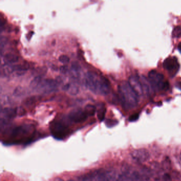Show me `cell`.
<instances>
[{
  "label": "cell",
  "mask_w": 181,
  "mask_h": 181,
  "mask_svg": "<svg viewBox=\"0 0 181 181\" xmlns=\"http://www.w3.org/2000/svg\"><path fill=\"white\" fill-rule=\"evenodd\" d=\"M81 181H105V170H98L79 177Z\"/></svg>",
  "instance_id": "cell-8"
},
{
  "label": "cell",
  "mask_w": 181,
  "mask_h": 181,
  "mask_svg": "<svg viewBox=\"0 0 181 181\" xmlns=\"http://www.w3.org/2000/svg\"><path fill=\"white\" fill-rule=\"evenodd\" d=\"M176 87L181 90V81H177L176 82Z\"/></svg>",
  "instance_id": "cell-25"
},
{
  "label": "cell",
  "mask_w": 181,
  "mask_h": 181,
  "mask_svg": "<svg viewBox=\"0 0 181 181\" xmlns=\"http://www.w3.org/2000/svg\"><path fill=\"white\" fill-rule=\"evenodd\" d=\"M148 77L153 89L158 91H167L169 89L168 82L165 79L164 75L161 73L152 70L149 72Z\"/></svg>",
  "instance_id": "cell-5"
},
{
  "label": "cell",
  "mask_w": 181,
  "mask_h": 181,
  "mask_svg": "<svg viewBox=\"0 0 181 181\" xmlns=\"http://www.w3.org/2000/svg\"><path fill=\"white\" fill-rule=\"evenodd\" d=\"M163 67L168 71L171 76H174L179 71V64L175 57H169L164 60Z\"/></svg>",
  "instance_id": "cell-7"
},
{
  "label": "cell",
  "mask_w": 181,
  "mask_h": 181,
  "mask_svg": "<svg viewBox=\"0 0 181 181\" xmlns=\"http://www.w3.org/2000/svg\"><path fill=\"white\" fill-rule=\"evenodd\" d=\"M106 112V109L104 105H103L101 107H100L99 110H98L97 117L100 121H103L104 119H105Z\"/></svg>",
  "instance_id": "cell-19"
},
{
  "label": "cell",
  "mask_w": 181,
  "mask_h": 181,
  "mask_svg": "<svg viewBox=\"0 0 181 181\" xmlns=\"http://www.w3.org/2000/svg\"><path fill=\"white\" fill-rule=\"evenodd\" d=\"M129 83L139 96L143 95V91L140 78L137 75H131L129 79Z\"/></svg>",
  "instance_id": "cell-11"
},
{
  "label": "cell",
  "mask_w": 181,
  "mask_h": 181,
  "mask_svg": "<svg viewBox=\"0 0 181 181\" xmlns=\"http://www.w3.org/2000/svg\"><path fill=\"white\" fill-rule=\"evenodd\" d=\"M72 69H73L74 72L78 73L80 69H81V67L80 66V65L78 64V63L74 62L72 64Z\"/></svg>",
  "instance_id": "cell-23"
},
{
  "label": "cell",
  "mask_w": 181,
  "mask_h": 181,
  "mask_svg": "<svg viewBox=\"0 0 181 181\" xmlns=\"http://www.w3.org/2000/svg\"><path fill=\"white\" fill-rule=\"evenodd\" d=\"M172 36L174 38H179L181 37V27L177 26L173 30Z\"/></svg>",
  "instance_id": "cell-20"
},
{
  "label": "cell",
  "mask_w": 181,
  "mask_h": 181,
  "mask_svg": "<svg viewBox=\"0 0 181 181\" xmlns=\"http://www.w3.org/2000/svg\"><path fill=\"white\" fill-rule=\"evenodd\" d=\"M67 67H65V66H63V67H62L61 68V71L62 72L64 73L67 72Z\"/></svg>",
  "instance_id": "cell-26"
},
{
  "label": "cell",
  "mask_w": 181,
  "mask_h": 181,
  "mask_svg": "<svg viewBox=\"0 0 181 181\" xmlns=\"http://www.w3.org/2000/svg\"><path fill=\"white\" fill-rule=\"evenodd\" d=\"M88 115L85 111L82 109H76L69 114V119L74 123L83 122L86 120Z\"/></svg>",
  "instance_id": "cell-9"
},
{
  "label": "cell",
  "mask_w": 181,
  "mask_h": 181,
  "mask_svg": "<svg viewBox=\"0 0 181 181\" xmlns=\"http://www.w3.org/2000/svg\"><path fill=\"white\" fill-rule=\"evenodd\" d=\"M139 115L138 113H135V114H133V115H132L130 116V117L129 119V120L130 122L136 121L139 119Z\"/></svg>",
  "instance_id": "cell-24"
},
{
  "label": "cell",
  "mask_w": 181,
  "mask_h": 181,
  "mask_svg": "<svg viewBox=\"0 0 181 181\" xmlns=\"http://www.w3.org/2000/svg\"><path fill=\"white\" fill-rule=\"evenodd\" d=\"M178 50L179 51V53H181V43L179 44V45H178Z\"/></svg>",
  "instance_id": "cell-27"
},
{
  "label": "cell",
  "mask_w": 181,
  "mask_h": 181,
  "mask_svg": "<svg viewBox=\"0 0 181 181\" xmlns=\"http://www.w3.org/2000/svg\"><path fill=\"white\" fill-rule=\"evenodd\" d=\"M85 82L89 89L96 94L106 95L110 92L109 81L104 77L99 76L95 73H87Z\"/></svg>",
  "instance_id": "cell-1"
},
{
  "label": "cell",
  "mask_w": 181,
  "mask_h": 181,
  "mask_svg": "<svg viewBox=\"0 0 181 181\" xmlns=\"http://www.w3.org/2000/svg\"><path fill=\"white\" fill-rule=\"evenodd\" d=\"M118 124V122L116 120H113L112 119H106L105 121L106 126L108 128H112L114 127L115 125H117Z\"/></svg>",
  "instance_id": "cell-21"
},
{
  "label": "cell",
  "mask_w": 181,
  "mask_h": 181,
  "mask_svg": "<svg viewBox=\"0 0 181 181\" xmlns=\"http://www.w3.org/2000/svg\"><path fill=\"white\" fill-rule=\"evenodd\" d=\"M105 181H119V175L113 170H105Z\"/></svg>",
  "instance_id": "cell-15"
},
{
  "label": "cell",
  "mask_w": 181,
  "mask_h": 181,
  "mask_svg": "<svg viewBox=\"0 0 181 181\" xmlns=\"http://www.w3.org/2000/svg\"><path fill=\"white\" fill-rule=\"evenodd\" d=\"M119 181H134L129 170L123 171V173L119 175Z\"/></svg>",
  "instance_id": "cell-16"
},
{
  "label": "cell",
  "mask_w": 181,
  "mask_h": 181,
  "mask_svg": "<svg viewBox=\"0 0 181 181\" xmlns=\"http://www.w3.org/2000/svg\"><path fill=\"white\" fill-rule=\"evenodd\" d=\"M31 87L44 93H51L57 90L58 85L55 81L48 79L42 80L40 77H37L32 81Z\"/></svg>",
  "instance_id": "cell-4"
},
{
  "label": "cell",
  "mask_w": 181,
  "mask_h": 181,
  "mask_svg": "<svg viewBox=\"0 0 181 181\" xmlns=\"http://www.w3.org/2000/svg\"><path fill=\"white\" fill-rule=\"evenodd\" d=\"M9 132L8 144L28 143L34 137L35 129L32 125L23 124L12 128Z\"/></svg>",
  "instance_id": "cell-2"
},
{
  "label": "cell",
  "mask_w": 181,
  "mask_h": 181,
  "mask_svg": "<svg viewBox=\"0 0 181 181\" xmlns=\"http://www.w3.org/2000/svg\"><path fill=\"white\" fill-rule=\"evenodd\" d=\"M19 60V57L13 53H7L4 56V62L7 64H12Z\"/></svg>",
  "instance_id": "cell-14"
},
{
  "label": "cell",
  "mask_w": 181,
  "mask_h": 181,
  "mask_svg": "<svg viewBox=\"0 0 181 181\" xmlns=\"http://www.w3.org/2000/svg\"><path fill=\"white\" fill-rule=\"evenodd\" d=\"M139 78L142 84L143 93L146 95H151L153 92L154 89L151 85L150 82L144 76H141V77Z\"/></svg>",
  "instance_id": "cell-12"
},
{
  "label": "cell",
  "mask_w": 181,
  "mask_h": 181,
  "mask_svg": "<svg viewBox=\"0 0 181 181\" xmlns=\"http://www.w3.org/2000/svg\"><path fill=\"white\" fill-rule=\"evenodd\" d=\"M84 111L86 112L88 116H94L95 115L96 111V107L92 105H87L84 108Z\"/></svg>",
  "instance_id": "cell-18"
},
{
  "label": "cell",
  "mask_w": 181,
  "mask_h": 181,
  "mask_svg": "<svg viewBox=\"0 0 181 181\" xmlns=\"http://www.w3.org/2000/svg\"><path fill=\"white\" fill-rule=\"evenodd\" d=\"M59 61L63 64H67L69 63L70 58L67 55H61L59 57Z\"/></svg>",
  "instance_id": "cell-22"
},
{
  "label": "cell",
  "mask_w": 181,
  "mask_h": 181,
  "mask_svg": "<svg viewBox=\"0 0 181 181\" xmlns=\"http://www.w3.org/2000/svg\"><path fill=\"white\" fill-rule=\"evenodd\" d=\"M131 155L134 160L140 163L146 162L150 157L149 151L144 148L136 149L132 151Z\"/></svg>",
  "instance_id": "cell-10"
},
{
  "label": "cell",
  "mask_w": 181,
  "mask_h": 181,
  "mask_svg": "<svg viewBox=\"0 0 181 181\" xmlns=\"http://www.w3.org/2000/svg\"><path fill=\"white\" fill-rule=\"evenodd\" d=\"M17 110L13 108H5L1 111V115L3 116V119L10 120L13 119L17 115Z\"/></svg>",
  "instance_id": "cell-13"
},
{
  "label": "cell",
  "mask_w": 181,
  "mask_h": 181,
  "mask_svg": "<svg viewBox=\"0 0 181 181\" xmlns=\"http://www.w3.org/2000/svg\"><path fill=\"white\" fill-rule=\"evenodd\" d=\"M119 98L123 107L132 109L138 105L139 95L137 94L129 82L123 81L119 86Z\"/></svg>",
  "instance_id": "cell-3"
},
{
  "label": "cell",
  "mask_w": 181,
  "mask_h": 181,
  "mask_svg": "<svg viewBox=\"0 0 181 181\" xmlns=\"http://www.w3.org/2000/svg\"><path fill=\"white\" fill-rule=\"evenodd\" d=\"M50 130L52 136L58 140L63 139L69 132L67 124L61 120L52 122L50 126Z\"/></svg>",
  "instance_id": "cell-6"
},
{
  "label": "cell",
  "mask_w": 181,
  "mask_h": 181,
  "mask_svg": "<svg viewBox=\"0 0 181 181\" xmlns=\"http://www.w3.org/2000/svg\"><path fill=\"white\" fill-rule=\"evenodd\" d=\"M28 66L26 65H15L11 67V69L13 72H16L18 74H21L28 70Z\"/></svg>",
  "instance_id": "cell-17"
}]
</instances>
